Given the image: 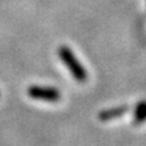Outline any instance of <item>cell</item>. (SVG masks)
<instances>
[{"label":"cell","instance_id":"4","mask_svg":"<svg viewBox=\"0 0 146 146\" xmlns=\"http://www.w3.org/2000/svg\"><path fill=\"white\" fill-rule=\"evenodd\" d=\"M144 122H146V100H141L135 106L133 124L140 125V124H143Z\"/></svg>","mask_w":146,"mask_h":146},{"label":"cell","instance_id":"1","mask_svg":"<svg viewBox=\"0 0 146 146\" xmlns=\"http://www.w3.org/2000/svg\"><path fill=\"white\" fill-rule=\"evenodd\" d=\"M57 52L63 65L67 67V70L72 74L73 79L78 82V83H85L86 79H88V73H86L85 68L78 61V58L76 57V55L73 54L72 50L66 45H62V46L58 48Z\"/></svg>","mask_w":146,"mask_h":146},{"label":"cell","instance_id":"3","mask_svg":"<svg viewBox=\"0 0 146 146\" xmlns=\"http://www.w3.org/2000/svg\"><path fill=\"white\" fill-rule=\"evenodd\" d=\"M128 111H129V106H118V107L104 110V111L99 112L98 118L100 122H110V121H113V119H117V118L122 117Z\"/></svg>","mask_w":146,"mask_h":146},{"label":"cell","instance_id":"2","mask_svg":"<svg viewBox=\"0 0 146 146\" xmlns=\"http://www.w3.org/2000/svg\"><path fill=\"white\" fill-rule=\"evenodd\" d=\"M28 96L33 100H40L46 102H57L61 99V93L52 86L32 85L27 89Z\"/></svg>","mask_w":146,"mask_h":146}]
</instances>
